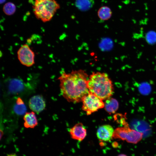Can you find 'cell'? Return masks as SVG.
Listing matches in <instances>:
<instances>
[{
    "mask_svg": "<svg viewBox=\"0 0 156 156\" xmlns=\"http://www.w3.org/2000/svg\"><path fill=\"white\" fill-rule=\"evenodd\" d=\"M87 86L90 92L102 100L110 97L113 94L112 82L105 73L93 72L89 77Z\"/></svg>",
    "mask_w": 156,
    "mask_h": 156,
    "instance_id": "7a4b0ae2",
    "label": "cell"
},
{
    "mask_svg": "<svg viewBox=\"0 0 156 156\" xmlns=\"http://www.w3.org/2000/svg\"><path fill=\"white\" fill-rule=\"evenodd\" d=\"M24 126L27 128H33L38 124V120L35 113L33 111L27 112L23 117Z\"/></svg>",
    "mask_w": 156,
    "mask_h": 156,
    "instance_id": "30bf717a",
    "label": "cell"
},
{
    "mask_svg": "<svg viewBox=\"0 0 156 156\" xmlns=\"http://www.w3.org/2000/svg\"><path fill=\"white\" fill-rule=\"evenodd\" d=\"M0 139H1V137L2 136V135H3V131H1V132H0Z\"/></svg>",
    "mask_w": 156,
    "mask_h": 156,
    "instance_id": "ac0fdd59",
    "label": "cell"
},
{
    "mask_svg": "<svg viewBox=\"0 0 156 156\" xmlns=\"http://www.w3.org/2000/svg\"><path fill=\"white\" fill-rule=\"evenodd\" d=\"M112 12L110 8L107 6L101 7L98 10L97 15L99 18L102 20L106 21L111 17Z\"/></svg>",
    "mask_w": 156,
    "mask_h": 156,
    "instance_id": "7c38bea8",
    "label": "cell"
},
{
    "mask_svg": "<svg viewBox=\"0 0 156 156\" xmlns=\"http://www.w3.org/2000/svg\"><path fill=\"white\" fill-rule=\"evenodd\" d=\"M146 39L150 44L155 43L156 42V33L153 31L148 32L146 35Z\"/></svg>",
    "mask_w": 156,
    "mask_h": 156,
    "instance_id": "9a60e30c",
    "label": "cell"
},
{
    "mask_svg": "<svg viewBox=\"0 0 156 156\" xmlns=\"http://www.w3.org/2000/svg\"><path fill=\"white\" fill-rule=\"evenodd\" d=\"M16 6L13 3L8 2L3 6V11L4 13L8 15H11L15 12Z\"/></svg>",
    "mask_w": 156,
    "mask_h": 156,
    "instance_id": "4fadbf2b",
    "label": "cell"
},
{
    "mask_svg": "<svg viewBox=\"0 0 156 156\" xmlns=\"http://www.w3.org/2000/svg\"><path fill=\"white\" fill-rule=\"evenodd\" d=\"M29 108L33 112L40 113L45 108L46 104L43 97L39 95L32 97L29 101Z\"/></svg>",
    "mask_w": 156,
    "mask_h": 156,
    "instance_id": "52a82bcc",
    "label": "cell"
},
{
    "mask_svg": "<svg viewBox=\"0 0 156 156\" xmlns=\"http://www.w3.org/2000/svg\"><path fill=\"white\" fill-rule=\"evenodd\" d=\"M82 109L88 115L104 107L103 100L96 95L89 92L83 98Z\"/></svg>",
    "mask_w": 156,
    "mask_h": 156,
    "instance_id": "5b68a950",
    "label": "cell"
},
{
    "mask_svg": "<svg viewBox=\"0 0 156 156\" xmlns=\"http://www.w3.org/2000/svg\"><path fill=\"white\" fill-rule=\"evenodd\" d=\"M119 104L117 100L110 97L106 100L104 103V107L105 110L109 113H114L118 109Z\"/></svg>",
    "mask_w": 156,
    "mask_h": 156,
    "instance_id": "8fae6325",
    "label": "cell"
},
{
    "mask_svg": "<svg viewBox=\"0 0 156 156\" xmlns=\"http://www.w3.org/2000/svg\"><path fill=\"white\" fill-rule=\"evenodd\" d=\"M17 56L21 63L27 67L31 66L35 63L34 53L27 44L23 45L19 49Z\"/></svg>",
    "mask_w": 156,
    "mask_h": 156,
    "instance_id": "8992f818",
    "label": "cell"
},
{
    "mask_svg": "<svg viewBox=\"0 0 156 156\" xmlns=\"http://www.w3.org/2000/svg\"><path fill=\"white\" fill-rule=\"evenodd\" d=\"M16 103L18 104H24L22 99L20 97H18L16 99Z\"/></svg>",
    "mask_w": 156,
    "mask_h": 156,
    "instance_id": "2e32d148",
    "label": "cell"
},
{
    "mask_svg": "<svg viewBox=\"0 0 156 156\" xmlns=\"http://www.w3.org/2000/svg\"><path fill=\"white\" fill-rule=\"evenodd\" d=\"M70 133L73 139L81 141L86 136V130L82 123H79L70 129Z\"/></svg>",
    "mask_w": 156,
    "mask_h": 156,
    "instance_id": "9c48e42d",
    "label": "cell"
},
{
    "mask_svg": "<svg viewBox=\"0 0 156 156\" xmlns=\"http://www.w3.org/2000/svg\"><path fill=\"white\" fill-rule=\"evenodd\" d=\"M118 156H127L124 154H120L118 155Z\"/></svg>",
    "mask_w": 156,
    "mask_h": 156,
    "instance_id": "d6986e66",
    "label": "cell"
},
{
    "mask_svg": "<svg viewBox=\"0 0 156 156\" xmlns=\"http://www.w3.org/2000/svg\"><path fill=\"white\" fill-rule=\"evenodd\" d=\"M6 0H0V3L2 4L3 3L5 2Z\"/></svg>",
    "mask_w": 156,
    "mask_h": 156,
    "instance_id": "e0dca14e",
    "label": "cell"
},
{
    "mask_svg": "<svg viewBox=\"0 0 156 156\" xmlns=\"http://www.w3.org/2000/svg\"><path fill=\"white\" fill-rule=\"evenodd\" d=\"M88 78L82 70L62 73L58 79L63 96L69 102H82L83 97L89 92L87 86Z\"/></svg>",
    "mask_w": 156,
    "mask_h": 156,
    "instance_id": "6da1fadb",
    "label": "cell"
},
{
    "mask_svg": "<svg viewBox=\"0 0 156 156\" xmlns=\"http://www.w3.org/2000/svg\"><path fill=\"white\" fill-rule=\"evenodd\" d=\"M114 130L112 127L108 125H102L98 129L97 132L98 138L102 141H107L113 138Z\"/></svg>",
    "mask_w": 156,
    "mask_h": 156,
    "instance_id": "ba28073f",
    "label": "cell"
},
{
    "mask_svg": "<svg viewBox=\"0 0 156 156\" xmlns=\"http://www.w3.org/2000/svg\"><path fill=\"white\" fill-rule=\"evenodd\" d=\"M123 125V127H118L114 130L113 138L133 144H136L142 140V133L130 129L127 122Z\"/></svg>",
    "mask_w": 156,
    "mask_h": 156,
    "instance_id": "277c9868",
    "label": "cell"
},
{
    "mask_svg": "<svg viewBox=\"0 0 156 156\" xmlns=\"http://www.w3.org/2000/svg\"><path fill=\"white\" fill-rule=\"evenodd\" d=\"M14 112L18 115H23L25 114L27 111L26 106L24 104H18L16 103L14 106Z\"/></svg>",
    "mask_w": 156,
    "mask_h": 156,
    "instance_id": "5bb4252c",
    "label": "cell"
},
{
    "mask_svg": "<svg viewBox=\"0 0 156 156\" xmlns=\"http://www.w3.org/2000/svg\"><path fill=\"white\" fill-rule=\"evenodd\" d=\"M60 8L55 0H35L33 12L37 18L45 23L51 20Z\"/></svg>",
    "mask_w": 156,
    "mask_h": 156,
    "instance_id": "3957f363",
    "label": "cell"
}]
</instances>
